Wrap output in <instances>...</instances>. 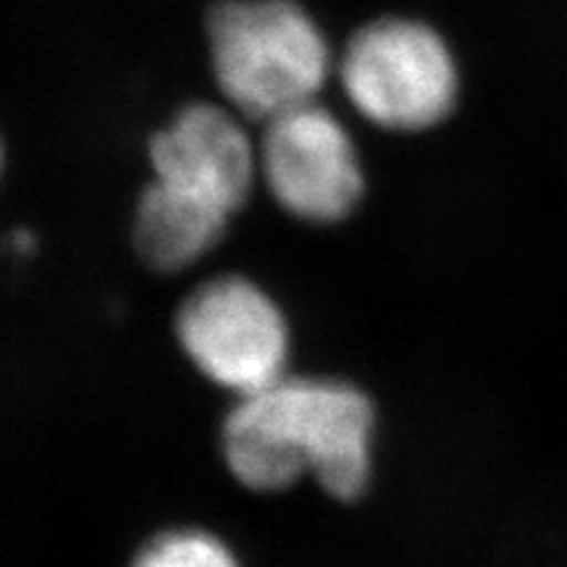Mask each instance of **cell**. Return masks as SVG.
<instances>
[{
	"mask_svg": "<svg viewBox=\"0 0 567 567\" xmlns=\"http://www.w3.org/2000/svg\"><path fill=\"white\" fill-rule=\"evenodd\" d=\"M174 337L189 365L234 400L292 373L287 310L250 276L221 274L189 289L176 308Z\"/></svg>",
	"mask_w": 567,
	"mask_h": 567,
	"instance_id": "277c9868",
	"label": "cell"
},
{
	"mask_svg": "<svg viewBox=\"0 0 567 567\" xmlns=\"http://www.w3.org/2000/svg\"><path fill=\"white\" fill-rule=\"evenodd\" d=\"M153 179L134 210V247L147 266L179 274L224 239L258 176V153L237 118L189 105L151 142Z\"/></svg>",
	"mask_w": 567,
	"mask_h": 567,
	"instance_id": "7a4b0ae2",
	"label": "cell"
},
{
	"mask_svg": "<svg viewBox=\"0 0 567 567\" xmlns=\"http://www.w3.org/2000/svg\"><path fill=\"white\" fill-rule=\"evenodd\" d=\"M130 567H245L237 549L216 530L200 526L166 528L137 549Z\"/></svg>",
	"mask_w": 567,
	"mask_h": 567,
	"instance_id": "52a82bcc",
	"label": "cell"
},
{
	"mask_svg": "<svg viewBox=\"0 0 567 567\" xmlns=\"http://www.w3.org/2000/svg\"><path fill=\"white\" fill-rule=\"evenodd\" d=\"M339 74L354 109L394 132L429 130L457 97V69L446 42L410 19L363 27L347 45Z\"/></svg>",
	"mask_w": 567,
	"mask_h": 567,
	"instance_id": "5b68a950",
	"label": "cell"
},
{
	"mask_svg": "<svg viewBox=\"0 0 567 567\" xmlns=\"http://www.w3.org/2000/svg\"><path fill=\"white\" fill-rule=\"evenodd\" d=\"M213 74L234 109L271 118L313 103L331 55L313 19L292 0H229L208 19Z\"/></svg>",
	"mask_w": 567,
	"mask_h": 567,
	"instance_id": "3957f363",
	"label": "cell"
},
{
	"mask_svg": "<svg viewBox=\"0 0 567 567\" xmlns=\"http://www.w3.org/2000/svg\"><path fill=\"white\" fill-rule=\"evenodd\" d=\"M258 174L279 208L308 224L342 221L365 189L350 132L316 103L297 105L268 122Z\"/></svg>",
	"mask_w": 567,
	"mask_h": 567,
	"instance_id": "8992f818",
	"label": "cell"
},
{
	"mask_svg": "<svg viewBox=\"0 0 567 567\" xmlns=\"http://www.w3.org/2000/svg\"><path fill=\"white\" fill-rule=\"evenodd\" d=\"M375 408L363 389L329 375L287 373L234 400L221 423V457L237 484L258 494L313 478L334 499L371 484Z\"/></svg>",
	"mask_w": 567,
	"mask_h": 567,
	"instance_id": "6da1fadb",
	"label": "cell"
},
{
	"mask_svg": "<svg viewBox=\"0 0 567 567\" xmlns=\"http://www.w3.org/2000/svg\"><path fill=\"white\" fill-rule=\"evenodd\" d=\"M0 168H3V147H0Z\"/></svg>",
	"mask_w": 567,
	"mask_h": 567,
	"instance_id": "ba28073f",
	"label": "cell"
}]
</instances>
